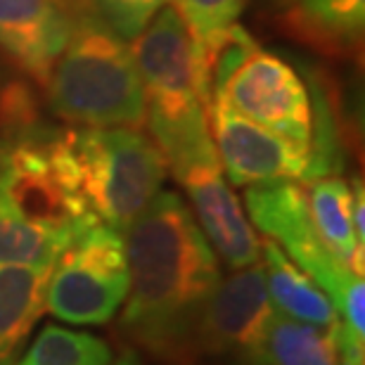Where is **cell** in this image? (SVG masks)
Wrapping results in <instances>:
<instances>
[{
	"label": "cell",
	"instance_id": "13",
	"mask_svg": "<svg viewBox=\"0 0 365 365\" xmlns=\"http://www.w3.org/2000/svg\"><path fill=\"white\" fill-rule=\"evenodd\" d=\"M53 266L0 264V365H14L46 313Z\"/></svg>",
	"mask_w": 365,
	"mask_h": 365
},
{
	"label": "cell",
	"instance_id": "18",
	"mask_svg": "<svg viewBox=\"0 0 365 365\" xmlns=\"http://www.w3.org/2000/svg\"><path fill=\"white\" fill-rule=\"evenodd\" d=\"M107 341L88 332L46 325L14 365H109Z\"/></svg>",
	"mask_w": 365,
	"mask_h": 365
},
{
	"label": "cell",
	"instance_id": "6",
	"mask_svg": "<svg viewBox=\"0 0 365 365\" xmlns=\"http://www.w3.org/2000/svg\"><path fill=\"white\" fill-rule=\"evenodd\" d=\"M71 145L91 211L123 232L162 190L164 155L138 128L123 126L71 130Z\"/></svg>",
	"mask_w": 365,
	"mask_h": 365
},
{
	"label": "cell",
	"instance_id": "17",
	"mask_svg": "<svg viewBox=\"0 0 365 365\" xmlns=\"http://www.w3.org/2000/svg\"><path fill=\"white\" fill-rule=\"evenodd\" d=\"M337 325L320 327L275 313L259 365H339Z\"/></svg>",
	"mask_w": 365,
	"mask_h": 365
},
{
	"label": "cell",
	"instance_id": "10",
	"mask_svg": "<svg viewBox=\"0 0 365 365\" xmlns=\"http://www.w3.org/2000/svg\"><path fill=\"white\" fill-rule=\"evenodd\" d=\"M209 123L218 159L232 185L247 187L266 180L304 182L309 150L247 119L223 98L211 102Z\"/></svg>",
	"mask_w": 365,
	"mask_h": 365
},
{
	"label": "cell",
	"instance_id": "12",
	"mask_svg": "<svg viewBox=\"0 0 365 365\" xmlns=\"http://www.w3.org/2000/svg\"><path fill=\"white\" fill-rule=\"evenodd\" d=\"M74 14L62 0H0V48L41 86L67 48Z\"/></svg>",
	"mask_w": 365,
	"mask_h": 365
},
{
	"label": "cell",
	"instance_id": "4",
	"mask_svg": "<svg viewBox=\"0 0 365 365\" xmlns=\"http://www.w3.org/2000/svg\"><path fill=\"white\" fill-rule=\"evenodd\" d=\"M48 91L57 116L86 128H140L148 116L133 53L93 7L74 17Z\"/></svg>",
	"mask_w": 365,
	"mask_h": 365
},
{
	"label": "cell",
	"instance_id": "9",
	"mask_svg": "<svg viewBox=\"0 0 365 365\" xmlns=\"http://www.w3.org/2000/svg\"><path fill=\"white\" fill-rule=\"evenodd\" d=\"M216 98H223L247 119L311 150L313 112L309 93L297 71L280 57L257 50Z\"/></svg>",
	"mask_w": 365,
	"mask_h": 365
},
{
	"label": "cell",
	"instance_id": "20",
	"mask_svg": "<svg viewBox=\"0 0 365 365\" xmlns=\"http://www.w3.org/2000/svg\"><path fill=\"white\" fill-rule=\"evenodd\" d=\"M176 10L185 21L195 46L207 50L230 24H235L242 0H176Z\"/></svg>",
	"mask_w": 365,
	"mask_h": 365
},
{
	"label": "cell",
	"instance_id": "14",
	"mask_svg": "<svg viewBox=\"0 0 365 365\" xmlns=\"http://www.w3.org/2000/svg\"><path fill=\"white\" fill-rule=\"evenodd\" d=\"M261 257H264L268 297L277 313L320 327H332L339 323V313L334 311L325 292L302 268L292 264L287 254L273 240L266 237L261 242Z\"/></svg>",
	"mask_w": 365,
	"mask_h": 365
},
{
	"label": "cell",
	"instance_id": "3",
	"mask_svg": "<svg viewBox=\"0 0 365 365\" xmlns=\"http://www.w3.org/2000/svg\"><path fill=\"white\" fill-rule=\"evenodd\" d=\"M130 53L145 91V121L166 169L178 178L192 166L221 162L209 128V69L176 7H162Z\"/></svg>",
	"mask_w": 365,
	"mask_h": 365
},
{
	"label": "cell",
	"instance_id": "19",
	"mask_svg": "<svg viewBox=\"0 0 365 365\" xmlns=\"http://www.w3.org/2000/svg\"><path fill=\"white\" fill-rule=\"evenodd\" d=\"M257 50H259L257 41H254L250 31L240 24H230L207 50H202V57L209 69L211 98L223 93V86L228 83V78L235 74Z\"/></svg>",
	"mask_w": 365,
	"mask_h": 365
},
{
	"label": "cell",
	"instance_id": "7",
	"mask_svg": "<svg viewBox=\"0 0 365 365\" xmlns=\"http://www.w3.org/2000/svg\"><path fill=\"white\" fill-rule=\"evenodd\" d=\"M128 294L123 232L95 221L81 230L53 264L46 311L71 325H107Z\"/></svg>",
	"mask_w": 365,
	"mask_h": 365
},
{
	"label": "cell",
	"instance_id": "8",
	"mask_svg": "<svg viewBox=\"0 0 365 365\" xmlns=\"http://www.w3.org/2000/svg\"><path fill=\"white\" fill-rule=\"evenodd\" d=\"M264 264L232 271L211 294L197 332V361L259 365L268 327L275 318Z\"/></svg>",
	"mask_w": 365,
	"mask_h": 365
},
{
	"label": "cell",
	"instance_id": "15",
	"mask_svg": "<svg viewBox=\"0 0 365 365\" xmlns=\"http://www.w3.org/2000/svg\"><path fill=\"white\" fill-rule=\"evenodd\" d=\"M294 38L325 53H346L363 38L365 0H294L284 14Z\"/></svg>",
	"mask_w": 365,
	"mask_h": 365
},
{
	"label": "cell",
	"instance_id": "23",
	"mask_svg": "<svg viewBox=\"0 0 365 365\" xmlns=\"http://www.w3.org/2000/svg\"><path fill=\"white\" fill-rule=\"evenodd\" d=\"M275 3H277V5H292L294 0H275Z\"/></svg>",
	"mask_w": 365,
	"mask_h": 365
},
{
	"label": "cell",
	"instance_id": "22",
	"mask_svg": "<svg viewBox=\"0 0 365 365\" xmlns=\"http://www.w3.org/2000/svg\"><path fill=\"white\" fill-rule=\"evenodd\" d=\"M109 365H145V361H143V356L138 354L133 346H126V344H123V346H121V351H119V356H116L114 361H109Z\"/></svg>",
	"mask_w": 365,
	"mask_h": 365
},
{
	"label": "cell",
	"instance_id": "1",
	"mask_svg": "<svg viewBox=\"0 0 365 365\" xmlns=\"http://www.w3.org/2000/svg\"><path fill=\"white\" fill-rule=\"evenodd\" d=\"M128 294L119 318L126 346L162 365L197 363V332L221 264L192 209L159 192L123 230Z\"/></svg>",
	"mask_w": 365,
	"mask_h": 365
},
{
	"label": "cell",
	"instance_id": "16",
	"mask_svg": "<svg viewBox=\"0 0 365 365\" xmlns=\"http://www.w3.org/2000/svg\"><path fill=\"white\" fill-rule=\"evenodd\" d=\"M306 200L313 225L323 245L356 275L365 273V247L356 240L351 223V182L339 176H323L306 182Z\"/></svg>",
	"mask_w": 365,
	"mask_h": 365
},
{
	"label": "cell",
	"instance_id": "2",
	"mask_svg": "<svg viewBox=\"0 0 365 365\" xmlns=\"http://www.w3.org/2000/svg\"><path fill=\"white\" fill-rule=\"evenodd\" d=\"M95 221L69 133L14 119L0 133V264L53 266Z\"/></svg>",
	"mask_w": 365,
	"mask_h": 365
},
{
	"label": "cell",
	"instance_id": "21",
	"mask_svg": "<svg viewBox=\"0 0 365 365\" xmlns=\"http://www.w3.org/2000/svg\"><path fill=\"white\" fill-rule=\"evenodd\" d=\"M173 0H91V7L121 38L133 41L150 19Z\"/></svg>",
	"mask_w": 365,
	"mask_h": 365
},
{
	"label": "cell",
	"instance_id": "5",
	"mask_svg": "<svg viewBox=\"0 0 365 365\" xmlns=\"http://www.w3.org/2000/svg\"><path fill=\"white\" fill-rule=\"evenodd\" d=\"M247 211L257 228L287 254L289 261L325 292L339 320L365 332V282L318 237L306 190L299 180H266L247 185Z\"/></svg>",
	"mask_w": 365,
	"mask_h": 365
},
{
	"label": "cell",
	"instance_id": "11",
	"mask_svg": "<svg viewBox=\"0 0 365 365\" xmlns=\"http://www.w3.org/2000/svg\"><path fill=\"white\" fill-rule=\"evenodd\" d=\"M192 202L195 221L230 271H240L259 264L261 242L254 232L250 218L245 216L242 204L223 178L221 162H207L192 166L176 178Z\"/></svg>",
	"mask_w": 365,
	"mask_h": 365
},
{
	"label": "cell",
	"instance_id": "24",
	"mask_svg": "<svg viewBox=\"0 0 365 365\" xmlns=\"http://www.w3.org/2000/svg\"><path fill=\"white\" fill-rule=\"evenodd\" d=\"M192 365H197V363H192Z\"/></svg>",
	"mask_w": 365,
	"mask_h": 365
}]
</instances>
